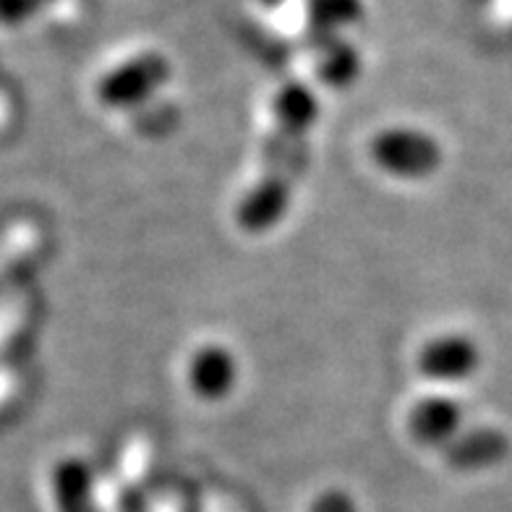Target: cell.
<instances>
[{"instance_id":"cell-1","label":"cell","mask_w":512,"mask_h":512,"mask_svg":"<svg viewBox=\"0 0 512 512\" xmlns=\"http://www.w3.org/2000/svg\"><path fill=\"white\" fill-rule=\"evenodd\" d=\"M272 131L264 149V170L238 199L236 223L251 236L270 233L290 209L293 178L301 170V152L319 115V102L306 84L285 81L270 102Z\"/></svg>"},{"instance_id":"cell-2","label":"cell","mask_w":512,"mask_h":512,"mask_svg":"<svg viewBox=\"0 0 512 512\" xmlns=\"http://www.w3.org/2000/svg\"><path fill=\"white\" fill-rule=\"evenodd\" d=\"M371 165L392 181L418 183L432 178L445 160L442 144L426 128L395 123L374 131L366 144Z\"/></svg>"},{"instance_id":"cell-3","label":"cell","mask_w":512,"mask_h":512,"mask_svg":"<svg viewBox=\"0 0 512 512\" xmlns=\"http://www.w3.org/2000/svg\"><path fill=\"white\" fill-rule=\"evenodd\" d=\"M168 79V58L157 50H144V53H136L121 61L118 66L108 68L97 79L95 97L100 100L102 108L131 110L152 100Z\"/></svg>"},{"instance_id":"cell-4","label":"cell","mask_w":512,"mask_h":512,"mask_svg":"<svg viewBox=\"0 0 512 512\" xmlns=\"http://www.w3.org/2000/svg\"><path fill=\"white\" fill-rule=\"evenodd\" d=\"M481 351L476 340L463 332H439L416 348L413 369L426 382L439 387L468 382L479 371Z\"/></svg>"},{"instance_id":"cell-5","label":"cell","mask_w":512,"mask_h":512,"mask_svg":"<svg viewBox=\"0 0 512 512\" xmlns=\"http://www.w3.org/2000/svg\"><path fill=\"white\" fill-rule=\"evenodd\" d=\"M241 382V361L225 343L207 340L191 348L183 361V384L191 398L202 403H223Z\"/></svg>"},{"instance_id":"cell-6","label":"cell","mask_w":512,"mask_h":512,"mask_svg":"<svg viewBox=\"0 0 512 512\" xmlns=\"http://www.w3.org/2000/svg\"><path fill=\"white\" fill-rule=\"evenodd\" d=\"M405 432L426 450H445L463 432V405L447 392H426L405 413Z\"/></svg>"},{"instance_id":"cell-7","label":"cell","mask_w":512,"mask_h":512,"mask_svg":"<svg viewBox=\"0 0 512 512\" xmlns=\"http://www.w3.org/2000/svg\"><path fill=\"white\" fill-rule=\"evenodd\" d=\"M50 499L55 512H95V468L79 455L58 460L50 471Z\"/></svg>"},{"instance_id":"cell-8","label":"cell","mask_w":512,"mask_h":512,"mask_svg":"<svg viewBox=\"0 0 512 512\" xmlns=\"http://www.w3.org/2000/svg\"><path fill=\"white\" fill-rule=\"evenodd\" d=\"M505 450L507 445L502 434L492 429H473V432H460L442 452L447 463L458 471H481L502 460Z\"/></svg>"},{"instance_id":"cell-9","label":"cell","mask_w":512,"mask_h":512,"mask_svg":"<svg viewBox=\"0 0 512 512\" xmlns=\"http://www.w3.org/2000/svg\"><path fill=\"white\" fill-rule=\"evenodd\" d=\"M358 53L337 37H330V45H319L317 76L330 87H345L358 76Z\"/></svg>"},{"instance_id":"cell-10","label":"cell","mask_w":512,"mask_h":512,"mask_svg":"<svg viewBox=\"0 0 512 512\" xmlns=\"http://www.w3.org/2000/svg\"><path fill=\"white\" fill-rule=\"evenodd\" d=\"M361 16L358 0H306V19L319 34H330L335 27L351 24Z\"/></svg>"},{"instance_id":"cell-11","label":"cell","mask_w":512,"mask_h":512,"mask_svg":"<svg viewBox=\"0 0 512 512\" xmlns=\"http://www.w3.org/2000/svg\"><path fill=\"white\" fill-rule=\"evenodd\" d=\"M309 512H361V507L345 489L330 486V489H322L317 497L311 499Z\"/></svg>"},{"instance_id":"cell-12","label":"cell","mask_w":512,"mask_h":512,"mask_svg":"<svg viewBox=\"0 0 512 512\" xmlns=\"http://www.w3.org/2000/svg\"><path fill=\"white\" fill-rule=\"evenodd\" d=\"M45 0H0V24L16 27L29 16L37 14Z\"/></svg>"}]
</instances>
